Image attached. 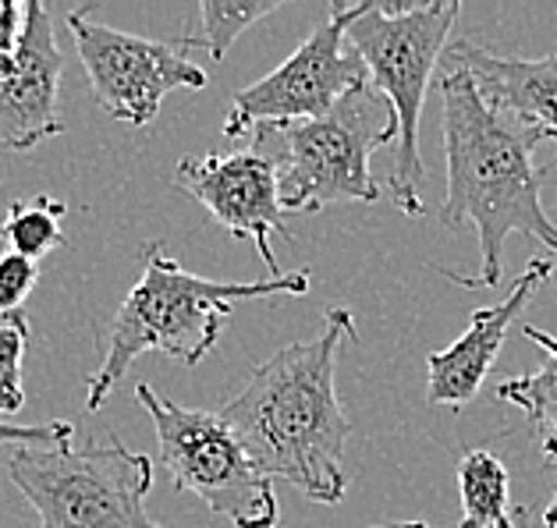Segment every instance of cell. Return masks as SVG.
Listing matches in <instances>:
<instances>
[{
    "label": "cell",
    "mask_w": 557,
    "mask_h": 528,
    "mask_svg": "<svg viewBox=\"0 0 557 528\" xmlns=\"http://www.w3.org/2000/svg\"><path fill=\"white\" fill-rule=\"evenodd\" d=\"M64 58L53 39V22L44 4H25L22 43L0 67V149H33L64 131L61 117Z\"/></svg>",
    "instance_id": "11"
},
{
    "label": "cell",
    "mask_w": 557,
    "mask_h": 528,
    "mask_svg": "<svg viewBox=\"0 0 557 528\" xmlns=\"http://www.w3.org/2000/svg\"><path fill=\"white\" fill-rule=\"evenodd\" d=\"M64 213L67 206L53 196L11 202L4 224H0V238L11 255L39 263L53 249H64Z\"/></svg>",
    "instance_id": "16"
},
{
    "label": "cell",
    "mask_w": 557,
    "mask_h": 528,
    "mask_svg": "<svg viewBox=\"0 0 557 528\" xmlns=\"http://www.w3.org/2000/svg\"><path fill=\"white\" fill-rule=\"evenodd\" d=\"M511 521H515V528H543V521L536 518V511L525 507V504L511 511Z\"/></svg>",
    "instance_id": "23"
},
{
    "label": "cell",
    "mask_w": 557,
    "mask_h": 528,
    "mask_svg": "<svg viewBox=\"0 0 557 528\" xmlns=\"http://www.w3.org/2000/svg\"><path fill=\"white\" fill-rule=\"evenodd\" d=\"M174 188L207 206L227 235L256 241L270 277H284L270 238H292V227L284 221L274 160L260 149H242L227 156H185L174 171Z\"/></svg>",
    "instance_id": "10"
},
{
    "label": "cell",
    "mask_w": 557,
    "mask_h": 528,
    "mask_svg": "<svg viewBox=\"0 0 557 528\" xmlns=\"http://www.w3.org/2000/svg\"><path fill=\"white\" fill-rule=\"evenodd\" d=\"M345 337H356V319L348 309H327L317 341H295L260 362L221 408L252 465L317 504H342L348 490L342 457L351 423L334 387Z\"/></svg>",
    "instance_id": "1"
},
{
    "label": "cell",
    "mask_w": 557,
    "mask_h": 528,
    "mask_svg": "<svg viewBox=\"0 0 557 528\" xmlns=\"http://www.w3.org/2000/svg\"><path fill=\"white\" fill-rule=\"evenodd\" d=\"M281 139L277 188L281 206L292 213H320L334 202H373L380 185L370 174L376 149L398 142L394 106L373 83L351 89L323 117L267 128Z\"/></svg>",
    "instance_id": "6"
},
{
    "label": "cell",
    "mask_w": 557,
    "mask_h": 528,
    "mask_svg": "<svg viewBox=\"0 0 557 528\" xmlns=\"http://www.w3.org/2000/svg\"><path fill=\"white\" fill-rule=\"evenodd\" d=\"M362 8L366 4H342L337 0L327 22L320 29H312L288 61L274 67L260 83L238 89L231 97L224 117L227 139L323 117L351 89L370 83V72H366L359 53L345 50L348 29L362 15Z\"/></svg>",
    "instance_id": "8"
},
{
    "label": "cell",
    "mask_w": 557,
    "mask_h": 528,
    "mask_svg": "<svg viewBox=\"0 0 557 528\" xmlns=\"http://www.w3.org/2000/svg\"><path fill=\"white\" fill-rule=\"evenodd\" d=\"M39 280V263L22 260V255H0V319L22 313L25 298L33 294Z\"/></svg>",
    "instance_id": "19"
},
{
    "label": "cell",
    "mask_w": 557,
    "mask_h": 528,
    "mask_svg": "<svg viewBox=\"0 0 557 528\" xmlns=\"http://www.w3.org/2000/svg\"><path fill=\"white\" fill-rule=\"evenodd\" d=\"M281 8V0H202L199 18H202V39H196V47L210 53V61H224V53L235 47V39L252 29L256 22H263L267 15H274Z\"/></svg>",
    "instance_id": "17"
},
{
    "label": "cell",
    "mask_w": 557,
    "mask_h": 528,
    "mask_svg": "<svg viewBox=\"0 0 557 528\" xmlns=\"http://www.w3.org/2000/svg\"><path fill=\"white\" fill-rule=\"evenodd\" d=\"M25 33V4L15 0H0V67H4L22 43Z\"/></svg>",
    "instance_id": "21"
},
{
    "label": "cell",
    "mask_w": 557,
    "mask_h": 528,
    "mask_svg": "<svg viewBox=\"0 0 557 528\" xmlns=\"http://www.w3.org/2000/svg\"><path fill=\"white\" fill-rule=\"evenodd\" d=\"M458 0L433 4H370L351 22L348 43L359 53L370 83L384 92L398 117V149L391 167V199L405 216H423V156H419V117L430 92V78L447 50L458 22Z\"/></svg>",
    "instance_id": "4"
},
{
    "label": "cell",
    "mask_w": 557,
    "mask_h": 528,
    "mask_svg": "<svg viewBox=\"0 0 557 528\" xmlns=\"http://www.w3.org/2000/svg\"><path fill=\"white\" fill-rule=\"evenodd\" d=\"M25 348H29V319H25V313L0 319V415H18L25 408Z\"/></svg>",
    "instance_id": "18"
},
{
    "label": "cell",
    "mask_w": 557,
    "mask_h": 528,
    "mask_svg": "<svg viewBox=\"0 0 557 528\" xmlns=\"http://www.w3.org/2000/svg\"><path fill=\"white\" fill-rule=\"evenodd\" d=\"M8 476L39 528H168L146 511L153 462L117 437L97 447H11Z\"/></svg>",
    "instance_id": "5"
},
{
    "label": "cell",
    "mask_w": 557,
    "mask_h": 528,
    "mask_svg": "<svg viewBox=\"0 0 557 528\" xmlns=\"http://www.w3.org/2000/svg\"><path fill=\"white\" fill-rule=\"evenodd\" d=\"M441 64L466 72L494 111L522 121L543 142H557V53L536 61L497 58L480 43L458 39L444 50Z\"/></svg>",
    "instance_id": "13"
},
{
    "label": "cell",
    "mask_w": 557,
    "mask_h": 528,
    "mask_svg": "<svg viewBox=\"0 0 557 528\" xmlns=\"http://www.w3.org/2000/svg\"><path fill=\"white\" fill-rule=\"evenodd\" d=\"M89 89L114 121L143 128L157 121L174 89H207L210 75L193 61L196 39H143L92 22V8L67 15Z\"/></svg>",
    "instance_id": "9"
},
{
    "label": "cell",
    "mask_w": 557,
    "mask_h": 528,
    "mask_svg": "<svg viewBox=\"0 0 557 528\" xmlns=\"http://www.w3.org/2000/svg\"><path fill=\"white\" fill-rule=\"evenodd\" d=\"M75 437V426L72 423H39V426H0V443L8 447H58L67 443Z\"/></svg>",
    "instance_id": "20"
},
{
    "label": "cell",
    "mask_w": 557,
    "mask_h": 528,
    "mask_svg": "<svg viewBox=\"0 0 557 528\" xmlns=\"http://www.w3.org/2000/svg\"><path fill=\"white\" fill-rule=\"evenodd\" d=\"M522 334L536 348L547 351V362L536 373L515 376V380L497 384V401L515 404L540 437H557V337L540 327H522Z\"/></svg>",
    "instance_id": "15"
},
{
    "label": "cell",
    "mask_w": 557,
    "mask_h": 528,
    "mask_svg": "<svg viewBox=\"0 0 557 528\" xmlns=\"http://www.w3.org/2000/svg\"><path fill=\"white\" fill-rule=\"evenodd\" d=\"M135 398L153 418L160 457L182 493L199 496L235 528H277L281 507L274 479L252 465L221 412L182 408L149 384L135 387Z\"/></svg>",
    "instance_id": "7"
},
{
    "label": "cell",
    "mask_w": 557,
    "mask_h": 528,
    "mask_svg": "<svg viewBox=\"0 0 557 528\" xmlns=\"http://www.w3.org/2000/svg\"><path fill=\"white\" fill-rule=\"evenodd\" d=\"M309 269H295L267 280H210L196 277L174 260L164 241L143 246V277L114 313L107 334V355L86 387V412H100L114 387L125 380L132 362L146 351L178 359L188 369L210 355L221 341L231 305L270 294H306Z\"/></svg>",
    "instance_id": "3"
},
{
    "label": "cell",
    "mask_w": 557,
    "mask_h": 528,
    "mask_svg": "<svg viewBox=\"0 0 557 528\" xmlns=\"http://www.w3.org/2000/svg\"><path fill=\"white\" fill-rule=\"evenodd\" d=\"M543 454H547V462L557 465V437H543ZM543 528H557V496L550 500V507L540 514Z\"/></svg>",
    "instance_id": "22"
},
{
    "label": "cell",
    "mask_w": 557,
    "mask_h": 528,
    "mask_svg": "<svg viewBox=\"0 0 557 528\" xmlns=\"http://www.w3.org/2000/svg\"><path fill=\"white\" fill-rule=\"evenodd\" d=\"M441 128L447 153V196L441 206V224L458 231L461 224L475 227L480 238V274L461 277L441 269L461 288H497L500 255L511 235L536 238L557 255V224L543 210V181L547 171L536 167V146L543 142L522 121L494 111L480 97L475 83L444 67L441 78Z\"/></svg>",
    "instance_id": "2"
},
{
    "label": "cell",
    "mask_w": 557,
    "mask_h": 528,
    "mask_svg": "<svg viewBox=\"0 0 557 528\" xmlns=\"http://www.w3.org/2000/svg\"><path fill=\"white\" fill-rule=\"evenodd\" d=\"M550 277H554V263L533 260L519 274L505 302H497L491 309H475L469 319V330L461 334L451 348L433 351L426 359V369H430L426 401L430 404H444V408L458 412L480 394L486 373L494 369L500 348H505L511 323L519 319V313L529 305V298L540 291V284H547Z\"/></svg>",
    "instance_id": "12"
},
{
    "label": "cell",
    "mask_w": 557,
    "mask_h": 528,
    "mask_svg": "<svg viewBox=\"0 0 557 528\" xmlns=\"http://www.w3.org/2000/svg\"><path fill=\"white\" fill-rule=\"evenodd\" d=\"M373 528H430L426 521H391V525H373Z\"/></svg>",
    "instance_id": "24"
},
{
    "label": "cell",
    "mask_w": 557,
    "mask_h": 528,
    "mask_svg": "<svg viewBox=\"0 0 557 528\" xmlns=\"http://www.w3.org/2000/svg\"><path fill=\"white\" fill-rule=\"evenodd\" d=\"M458 493H461V518L458 528H515L511 521V479L497 454L466 451L458 457Z\"/></svg>",
    "instance_id": "14"
}]
</instances>
